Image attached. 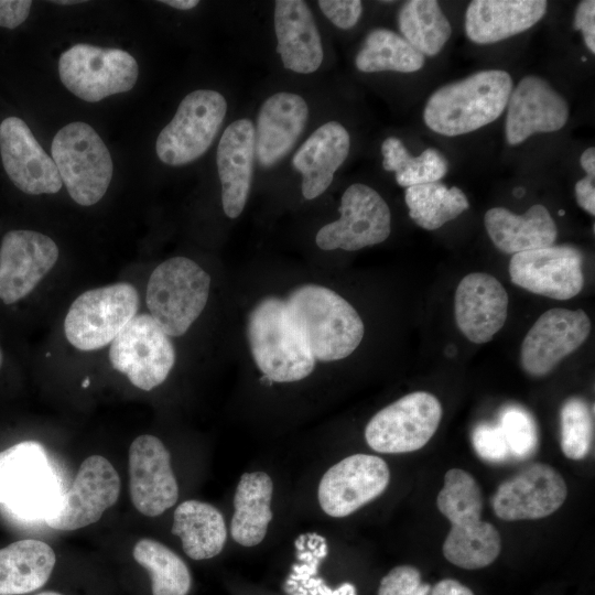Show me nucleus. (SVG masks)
Returning <instances> with one entry per match:
<instances>
[{
  "label": "nucleus",
  "mask_w": 595,
  "mask_h": 595,
  "mask_svg": "<svg viewBox=\"0 0 595 595\" xmlns=\"http://www.w3.org/2000/svg\"><path fill=\"white\" fill-rule=\"evenodd\" d=\"M390 470L379 456L354 454L329 467L317 490L323 511L346 517L380 496L388 487Z\"/></svg>",
  "instance_id": "obj_14"
},
{
  "label": "nucleus",
  "mask_w": 595,
  "mask_h": 595,
  "mask_svg": "<svg viewBox=\"0 0 595 595\" xmlns=\"http://www.w3.org/2000/svg\"><path fill=\"white\" fill-rule=\"evenodd\" d=\"M129 487L134 508L147 517H156L174 506L178 485L171 455L158 437L149 434L133 440L129 447Z\"/></svg>",
  "instance_id": "obj_19"
},
{
  "label": "nucleus",
  "mask_w": 595,
  "mask_h": 595,
  "mask_svg": "<svg viewBox=\"0 0 595 595\" xmlns=\"http://www.w3.org/2000/svg\"><path fill=\"white\" fill-rule=\"evenodd\" d=\"M547 9L544 0H474L465 11V34L476 44L497 43L532 28Z\"/></svg>",
  "instance_id": "obj_25"
},
{
  "label": "nucleus",
  "mask_w": 595,
  "mask_h": 595,
  "mask_svg": "<svg viewBox=\"0 0 595 595\" xmlns=\"http://www.w3.org/2000/svg\"><path fill=\"white\" fill-rule=\"evenodd\" d=\"M318 6L326 18L337 28L348 30L360 19L363 4L359 0H320Z\"/></svg>",
  "instance_id": "obj_43"
},
{
  "label": "nucleus",
  "mask_w": 595,
  "mask_h": 595,
  "mask_svg": "<svg viewBox=\"0 0 595 595\" xmlns=\"http://www.w3.org/2000/svg\"><path fill=\"white\" fill-rule=\"evenodd\" d=\"M340 217L324 225L316 234V245L323 250L355 251L385 241L391 231L388 204L377 191L355 183L344 192Z\"/></svg>",
  "instance_id": "obj_13"
},
{
  "label": "nucleus",
  "mask_w": 595,
  "mask_h": 595,
  "mask_svg": "<svg viewBox=\"0 0 595 595\" xmlns=\"http://www.w3.org/2000/svg\"><path fill=\"white\" fill-rule=\"evenodd\" d=\"M51 153L62 183L77 204L91 206L104 197L113 166L93 127L82 121L66 125L53 138Z\"/></svg>",
  "instance_id": "obj_6"
},
{
  "label": "nucleus",
  "mask_w": 595,
  "mask_h": 595,
  "mask_svg": "<svg viewBox=\"0 0 595 595\" xmlns=\"http://www.w3.org/2000/svg\"><path fill=\"white\" fill-rule=\"evenodd\" d=\"M138 309L139 294L131 283L88 290L69 306L64 321L65 336L79 350H97L113 340Z\"/></svg>",
  "instance_id": "obj_7"
},
{
  "label": "nucleus",
  "mask_w": 595,
  "mask_h": 595,
  "mask_svg": "<svg viewBox=\"0 0 595 595\" xmlns=\"http://www.w3.org/2000/svg\"><path fill=\"white\" fill-rule=\"evenodd\" d=\"M581 167L586 173H595V148H587L580 156Z\"/></svg>",
  "instance_id": "obj_48"
},
{
  "label": "nucleus",
  "mask_w": 595,
  "mask_h": 595,
  "mask_svg": "<svg viewBox=\"0 0 595 595\" xmlns=\"http://www.w3.org/2000/svg\"><path fill=\"white\" fill-rule=\"evenodd\" d=\"M404 201L410 218L421 228L435 230L468 209L465 193L441 182L407 187Z\"/></svg>",
  "instance_id": "obj_34"
},
{
  "label": "nucleus",
  "mask_w": 595,
  "mask_h": 595,
  "mask_svg": "<svg viewBox=\"0 0 595 595\" xmlns=\"http://www.w3.org/2000/svg\"><path fill=\"white\" fill-rule=\"evenodd\" d=\"M402 36L424 57L436 56L452 34V26L435 0L405 1L398 13Z\"/></svg>",
  "instance_id": "obj_32"
},
{
  "label": "nucleus",
  "mask_w": 595,
  "mask_h": 595,
  "mask_svg": "<svg viewBox=\"0 0 595 595\" xmlns=\"http://www.w3.org/2000/svg\"><path fill=\"white\" fill-rule=\"evenodd\" d=\"M210 277L195 261L170 258L151 273L145 302L151 317L169 336H182L203 312Z\"/></svg>",
  "instance_id": "obj_4"
},
{
  "label": "nucleus",
  "mask_w": 595,
  "mask_h": 595,
  "mask_svg": "<svg viewBox=\"0 0 595 595\" xmlns=\"http://www.w3.org/2000/svg\"><path fill=\"white\" fill-rule=\"evenodd\" d=\"M566 496L562 475L550 465L533 463L498 486L491 506L502 520H534L556 511Z\"/></svg>",
  "instance_id": "obj_16"
},
{
  "label": "nucleus",
  "mask_w": 595,
  "mask_h": 595,
  "mask_svg": "<svg viewBox=\"0 0 595 595\" xmlns=\"http://www.w3.org/2000/svg\"><path fill=\"white\" fill-rule=\"evenodd\" d=\"M89 385V379L87 378L84 382H83V388H87Z\"/></svg>",
  "instance_id": "obj_52"
},
{
  "label": "nucleus",
  "mask_w": 595,
  "mask_h": 595,
  "mask_svg": "<svg viewBox=\"0 0 595 595\" xmlns=\"http://www.w3.org/2000/svg\"><path fill=\"white\" fill-rule=\"evenodd\" d=\"M61 493L44 447L24 441L0 452V506L21 520L46 516Z\"/></svg>",
  "instance_id": "obj_5"
},
{
  "label": "nucleus",
  "mask_w": 595,
  "mask_h": 595,
  "mask_svg": "<svg viewBox=\"0 0 595 595\" xmlns=\"http://www.w3.org/2000/svg\"><path fill=\"white\" fill-rule=\"evenodd\" d=\"M315 360L335 361L349 356L361 343L364 323L343 296L318 284H303L285 300Z\"/></svg>",
  "instance_id": "obj_2"
},
{
  "label": "nucleus",
  "mask_w": 595,
  "mask_h": 595,
  "mask_svg": "<svg viewBox=\"0 0 595 595\" xmlns=\"http://www.w3.org/2000/svg\"><path fill=\"white\" fill-rule=\"evenodd\" d=\"M58 74L72 94L96 102L132 89L139 68L134 57L123 50L79 43L61 54Z\"/></svg>",
  "instance_id": "obj_9"
},
{
  "label": "nucleus",
  "mask_w": 595,
  "mask_h": 595,
  "mask_svg": "<svg viewBox=\"0 0 595 595\" xmlns=\"http://www.w3.org/2000/svg\"><path fill=\"white\" fill-rule=\"evenodd\" d=\"M306 101L293 93H277L260 107L255 129V154L263 167L283 159L307 122Z\"/></svg>",
  "instance_id": "obj_23"
},
{
  "label": "nucleus",
  "mask_w": 595,
  "mask_h": 595,
  "mask_svg": "<svg viewBox=\"0 0 595 595\" xmlns=\"http://www.w3.org/2000/svg\"><path fill=\"white\" fill-rule=\"evenodd\" d=\"M2 358H3V357H2V351H1V348H0V367H1V365H2Z\"/></svg>",
  "instance_id": "obj_53"
},
{
  "label": "nucleus",
  "mask_w": 595,
  "mask_h": 595,
  "mask_svg": "<svg viewBox=\"0 0 595 595\" xmlns=\"http://www.w3.org/2000/svg\"><path fill=\"white\" fill-rule=\"evenodd\" d=\"M109 360L134 387L150 391L169 376L175 349L151 315L139 314L110 343Z\"/></svg>",
  "instance_id": "obj_11"
},
{
  "label": "nucleus",
  "mask_w": 595,
  "mask_h": 595,
  "mask_svg": "<svg viewBox=\"0 0 595 595\" xmlns=\"http://www.w3.org/2000/svg\"><path fill=\"white\" fill-rule=\"evenodd\" d=\"M591 321L583 310L551 309L536 321L520 349L523 370L534 377L549 374L588 337Z\"/></svg>",
  "instance_id": "obj_17"
},
{
  "label": "nucleus",
  "mask_w": 595,
  "mask_h": 595,
  "mask_svg": "<svg viewBox=\"0 0 595 595\" xmlns=\"http://www.w3.org/2000/svg\"><path fill=\"white\" fill-rule=\"evenodd\" d=\"M475 452L485 461L499 463L510 456L506 440L498 425L478 424L472 435Z\"/></svg>",
  "instance_id": "obj_42"
},
{
  "label": "nucleus",
  "mask_w": 595,
  "mask_h": 595,
  "mask_svg": "<svg viewBox=\"0 0 595 595\" xmlns=\"http://www.w3.org/2000/svg\"><path fill=\"white\" fill-rule=\"evenodd\" d=\"M575 198L581 208L595 215V173H586L574 186Z\"/></svg>",
  "instance_id": "obj_46"
},
{
  "label": "nucleus",
  "mask_w": 595,
  "mask_h": 595,
  "mask_svg": "<svg viewBox=\"0 0 595 595\" xmlns=\"http://www.w3.org/2000/svg\"><path fill=\"white\" fill-rule=\"evenodd\" d=\"M58 259L57 245L33 230L8 231L0 245V299L12 304L31 293Z\"/></svg>",
  "instance_id": "obj_18"
},
{
  "label": "nucleus",
  "mask_w": 595,
  "mask_h": 595,
  "mask_svg": "<svg viewBox=\"0 0 595 595\" xmlns=\"http://www.w3.org/2000/svg\"><path fill=\"white\" fill-rule=\"evenodd\" d=\"M349 149V133L337 121L322 125L299 148L292 163L303 176L302 193L306 199H313L327 190Z\"/></svg>",
  "instance_id": "obj_27"
},
{
  "label": "nucleus",
  "mask_w": 595,
  "mask_h": 595,
  "mask_svg": "<svg viewBox=\"0 0 595 595\" xmlns=\"http://www.w3.org/2000/svg\"><path fill=\"white\" fill-rule=\"evenodd\" d=\"M510 455L518 459L531 456L538 446L537 426L522 408L509 405L500 413L499 424Z\"/></svg>",
  "instance_id": "obj_40"
},
{
  "label": "nucleus",
  "mask_w": 595,
  "mask_h": 595,
  "mask_svg": "<svg viewBox=\"0 0 595 595\" xmlns=\"http://www.w3.org/2000/svg\"><path fill=\"white\" fill-rule=\"evenodd\" d=\"M255 128L249 119L231 122L217 148L221 203L229 218L238 217L248 198L253 174Z\"/></svg>",
  "instance_id": "obj_24"
},
{
  "label": "nucleus",
  "mask_w": 595,
  "mask_h": 595,
  "mask_svg": "<svg viewBox=\"0 0 595 595\" xmlns=\"http://www.w3.org/2000/svg\"><path fill=\"white\" fill-rule=\"evenodd\" d=\"M36 595H62V594L56 593V592H42V593H39Z\"/></svg>",
  "instance_id": "obj_51"
},
{
  "label": "nucleus",
  "mask_w": 595,
  "mask_h": 595,
  "mask_svg": "<svg viewBox=\"0 0 595 595\" xmlns=\"http://www.w3.org/2000/svg\"><path fill=\"white\" fill-rule=\"evenodd\" d=\"M381 153L383 169L394 172L396 181L402 187L439 182L448 171V162L439 150L428 148L412 156L396 137L382 142Z\"/></svg>",
  "instance_id": "obj_37"
},
{
  "label": "nucleus",
  "mask_w": 595,
  "mask_h": 595,
  "mask_svg": "<svg viewBox=\"0 0 595 595\" xmlns=\"http://www.w3.org/2000/svg\"><path fill=\"white\" fill-rule=\"evenodd\" d=\"M561 450L570 459H582L591 450L594 433L593 411L578 397L569 398L561 408Z\"/></svg>",
  "instance_id": "obj_39"
},
{
  "label": "nucleus",
  "mask_w": 595,
  "mask_h": 595,
  "mask_svg": "<svg viewBox=\"0 0 595 595\" xmlns=\"http://www.w3.org/2000/svg\"><path fill=\"white\" fill-rule=\"evenodd\" d=\"M274 3L277 52L284 67L300 74L315 72L323 61V47L309 6L302 0Z\"/></svg>",
  "instance_id": "obj_26"
},
{
  "label": "nucleus",
  "mask_w": 595,
  "mask_h": 595,
  "mask_svg": "<svg viewBox=\"0 0 595 595\" xmlns=\"http://www.w3.org/2000/svg\"><path fill=\"white\" fill-rule=\"evenodd\" d=\"M512 88V78L506 71L476 72L433 91L424 106L423 121L441 136L470 133L502 115Z\"/></svg>",
  "instance_id": "obj_1"
},
{
  "label": "nucleus",
  "mask_w": 595,
  "mask_h": 595,
  "mask_svg": "<svg viewBox=\"0 0 595 595\" xmlns=\"http://www.w3.org/2000/svg\"><path fill=\"white\" fill-rule=\"evenodd\" d=\"M0 155L9 178L23 193L54 194L62 188L53 159L22 119L8 117L1 121Z\"/></svg>",
  "instance_id": "obj_21"
},
{
  "label": "nucleus",
  "mask_w": 595,
  "mask_h": 595,
  "mask_svg": "<svg viewBox=\"0 0 595 595\" xmlns=\"http://www.w3.org/2000/svg\"><path fill=\"white\" fill-rule=\"evenodd\" d=\"M441 419L442 405L434 394L411 392L378 411L366 425L365 439L379 453L414 452L431 440Z\"/></svg>",
  "instance_id": "obj_10"
},
{
  "label": "nucleus",
  "mask_w": 595,
  "mask_h": 595,
  "mask_svg": "<svg viewBox=\"0 0 595 595\" xmlns=\"http://www.w3.org/2000/svg\"><path fill=\"white\" fill-rule=\"evenodd\" d=\"M564 213V210H559V215H563Z\"/></svg>",
  "instance_id": "obj_54"
},
{
  "label": "nucleus",
  "mask_w": 595,
  "mask_h": 595,
  "mask_svg": "<svg viewBox=\"0 0 595 595\" xmlns=\"http://www.w3.org/2000/svg\"><path fill=\"white\" fill-rule=\"evenodd\" d=\"M132 555L149 572L152 595H186L190 592L192 578L187 565L163 543L141 539L134 544Z\"/></svg>",
  "instance_id": "obj_36"
},
{
  "label": "nucleus",
  "mask_w": 595,
  "mask_h": 595,
  "mask_svg": "<svg viewBox=\"0 0 595 595\" xmlns=\"http://www.w3.org/2000/svg\"><path fill=\"white\" fill-rule=\"evenodd\" d=\"M160 2L178 10H190L199 3L197 0H163Z\"/></svg>",
  "instance_id": "obj_49"
},
{
  "label": "nucleus",
  "mask_w": 595,
  "mask_h": 595,
  "mask_svg": "<svg viewBox=\"0 0 595 595\" xmlns=\"http://www.w3.org/2000/svg\"><path fill=\"white\" fill-rule=\"evenodd\" d=\"M430 591L416 567L399 565L381 578L377 595H429Z\"/></svg>",
  "instance_id": "obj_41"
},
{
  "label": "nucleus",
  "mask_w": 595,
  "mask_h": 595,
  "mask_svg": "<svg viewBox=\"0 0 595 595\" xmlns=\"http://www.w3.org/2000/svg\"><path fill=\"white\" fill-rule=\"evenodd\" d=\"M484 225L494 246L510 255L550 247L558 236L554 219L541 204L532 205L522 215L493 207L486 212Z\"/></svg>",
  "instance_id": "obj_28"
},
{
  "label": "nucleus",
  "mask_w": 595,
  "mask_h": 595,
  "mask_svg": "<svg viewBox=\"0 0 595 595\" xmlns=\"http://www.w3.org/2000/svg\"><path fill=\"white\" fill-rule=\"evenodd\" d=\"M436 505L451 526H465L480 520L483 495L475 478L459 468H452L444 476Z\"/></svg>",
  "instance_id": "obj_38"
},
{
  "label": "nucleus",
  "mask_w": 595,
  "mask_h": 595,
  "mask_svg": "<svg viewBox=\"0 0 595 595\" xmlns=\"http://www.w3.org/2000/svg\"><path fill=\"white\" fill-rule=\"evenodd\" d=\"M247 337L256 365L272 381H298L314 369L316 360L283 300L268 296L256 304Z\"/></svg>",
  "instance_id": "obj_3"
},
{
  "label": "nucleus",
  "mask_w": 595,
  "mask_h": 595,
  "mask_svg": "<svg viewBox=\"0 0 595 595\" xmlns=\"http://www.w3.org/2000/svg\"><path fill=\"white\" fill-rule=\"evenodd\" d=\"M442 550L445 559L458 567L483 569L499 555L501 538L491 523L480 519L465 526H451Z\"/></svg>",
  "instance_id": "obj_35"
},
{
  "label": "nucleus",
  "mask_w": 595,
  "mask_h": 595,
  "mask_svg": "<svg viewBox=\"0 0 595 595\" xmlns=\"http://www.w3.org/2000/svg\"><path fill=\"white\" fill-rule=\"evenodd\" d=\"M56 562L54 550L35 539L0 549V595H20L42 587Z\"/></svg>",
  "instance_id": "obj_29"
},
{
  "label": "nucleus",
  "mask_w": 595,
  "mask_h": 595,
  "mask_svg": "<svg viewBox=\"0 0 595 595\" xmlns=\"http://www.w3.org/2000/svg\"><path fill=\"white\" fill-rule=\"evenodd\" d=\"M227 111L225 97L215 90L198 89L186 95L173 119L155 142L159 159L172 166L191 163L212 145Z\"/></svg>",
  "instance_id": "obj_8"
},
{
  "label": "nucleus",
  "mask_w": 595,
  "mask_h": 595,
  "mask_svg": "<svg viewBox=\"0 0 595 595\" xmlns=\"http://www.w3.org/2000/svg\"><path fill=\"white\" fill-rule=\"evenodd\" d=\"M430 593L431 595H474L470 588L453 578L441 580Z\"/></svg>",
  "instance_id": "obj_47"
},
{
  "label": "nucleus",
  "mask_w": 595,
  "mask_h": 595,
  "mask_svg": "<svg viewBox=\"0 0 595 595\" xmlns=\"http://www.w3.org/2000/svg\"><path fill=\"white\" fill-rule=\"evenodd\" d=\"M273 484L263 472L241 475L234 496V516L230 534L244 547L259 544L266 537L272 520L271 499Z\"/></svg>",
  "instance_id": "obj_30"
},
{
  "label": "nucleus",
  "mask_w": 595,
  "mask_h": 595,
  "mask_svg": "<svg viewBox=\"0 0 595 595\" xmlns=\"http://www.w3.org/2000/svg\"><path fill=\"white\" fill-rule=\"evenodd\" d=\"M506 109L505 134L509 145H518L536 133L559 131L570 116L566 99L538 75L519 80Z\"/></svg>",
  "instance_id": "obj_20"
},
{
  "label": "nucleus",
  "mask_w": 595,
  "mask_h": 595,
  "mask_svg": "<svg viewBox=\"0 0 595 595\" xmlns=\"http://www.w3.org/2000/svg\"><path fill=\"white\" fill-rule=\"evenodd\" d=\"M573 29L581 31L587 50L595 54V1L583 0L575 10Z\"/></svg>",
  "instance_id": "obj_44"
},
{
  "label": "nucleus",
  "mask_w": 595,
  "mask_h": 595,
  "mask_svg": "<svg viewBox=\"0 0 595 595\" xmlns=\"http://www.w3.org/2000/svg\"><path fill=\"white\" fill-rule=\"evenodd\" d=\"M172 533L181 538L184 552L193 560L218 555L227 539L221 512L210 504L198 500H186L177 506Z\"/></svg>",
  "instance_id": "obj_31"
},
{
  "label": "nucleus",
  "mask_w": 595,
  "mask_h": 595,
  "mask_svg": "<svg viewBox=\"0 0 595 595\" xmlns=\"http://www.w3.org/2000/svg\"><path fill=\"white\" fill-rule=\"evenodd\" d=\"M120 494V478L110 462L100 455L87 457L71 488L61 494L44 520L56 530L72 531L98 521Z\"/></svg>",
  "instance_id": "obj_12"
},
{
  "label": "nucleus",
  "mask_w": 595,
  "mask_h": 595,
  "mask_svg": "<svg viewBox=\"0 0 595 595\" xmlns=\"http://www.w3.org/2000/svg\"><path fill=\"white\" fill-rule=\"evenodd\" d=\"M32 1L30 0H0V26L14 29L29 17Z\"/></svg>",
  "instance_id": "obj_45"
},
{
  "label": "nucleus",
  "mask_w": 595,
  "mask_h": 595,
  "mask_svg": "<svg viewBox=\"0 0 595 595\" xmlns=\"http://www.w3.org/2000/svg\"><path fill=\"white\" fill-rule=\"evenodd\" d=\"M53 3H56V4H62V6H66V4H76V3H82L83 1H74V0H71V1H52Z\"/></svg>",
  "instance_id": "obj_50"
},
{
  "label": "nucleus",
  "mask_w": 595,
  "mask_h": 595,
  "mask_svg": "<svg viewBox=\"0 0 595 595\" xmlns=\"http://www.w3.org/2000/svg\"><path fill=\"white\" fill-rule=\"evenodd\" d=\"M425 57L402 35L389 29L371 30L355 58L356 67L364 73L420 71Z\"/></svg>",
  "instance_id": "obj_33"
},
{
  "label": "nucleus",
  "mask_w": 595,
  "mask_h": 595,
  "mask_svg": "<svg viewBox=\"0 0 595 595\" xmlns=\"http://www.w3.org/2000/svg\"><path fill=\"white\" fill-rule=\"evenodd\" d=\"M508 304V293L495 277L484 272L469 273L455 291L456 325L472 343H488L502 328Z\"/></svg>",
  "instance_id": "obj_22"
},
{
  "label": "nucleus",
  "mask_w": 595,
  "mask_h": 595,
  "mask_svg": "<svg viewBox=\"0 0 595 595\" xmlns=\"http://www.w3.org/2000/svg\"><path fill=\"white\" fill-rule=\"evenodd\" d=\"M511 282L529 292L554 300H569L584 285L583 255L569 245L529 250L512 255Z\"/></svg>",
  "instance_id": "obj_15"
}]
</instances>
